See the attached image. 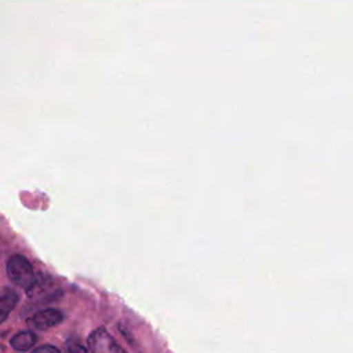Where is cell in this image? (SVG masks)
<instances>
[{
    "instance_id": "3957f363",
    "label": "cell",
    "mask_w": 353,
    "mask_h": 353,
    "mask_svg": "<svg viewBox=\"0 0 353 353\" xmlns=\"http://www.w3.org/2000/svg\"><path fill=\"white\" fill-rule=\"evenodd\" d=\"M65 314L55 307H47L36 312L28 320V325L33 331H47L63 321Z\"/></svg>"
},
{
    "instance_id": "277c9868",
    "label": "cell",
    "mask_w": 353,
    "mask_h": 353,
    "mask_svg": "<svg viewBox=\"0 0 353 353\" xmlns=\"http://www.w3.org/2000/svg\"><path fill=\"white\" fill-rule=\"evenodd\" d=\"M37 341V336L32 331H19L11 336L10 345L12 349L18 352H28L30 350Z\"/></svg>"
},
{
    "instance_id": "5b68a950",
    "label": "cell",
    "mask_w": 353,
    "mask_h": 353,
    "mask_svg": "<svg viewBox=\"0 0 353 353\" xmlns=\"http://www.w3.org/2000/svg\"><path fill=\"white\" fill-rule=\"evenodd\" d=\"M18 302V294L11 288H4L0 296V321H6L11 310L15 307Z\"/></svg>"
},
{
    "instance_id": "52a82bcc",
    "label": "cell",
    "mask_w": 353,
    "mask_h": 353,
    "mask_svg": "<svg viewBox=\"0 0 353 353\" xmlns=\"http://www.w3.org/2000/svg\"><path fill=\"white\" fill-rule=\"evenodd\" d=\"M66 353H88L87 349L79 343H73V345H69L68 349H66Z\"/></svg>"
},
{
    "instance_id": "8992f818",
    "label": "cell",
    "mask_w": 353,
    "mask_h": 353,
    "mask_svg": "<svg viewBox=\"0 0 353 353\" xmlns=\"http://www.w3.org/2000/svg\"><path fill=\"white\" fill-rule=\"evenodd\" d=\"M30 353H61V352L58 347H55L52 345H43V346L33 349Z\"/></svg>"
},
{
    "instance_id": "7a4b0ae2",
    "label": "cell",
    "mask_w": 353,
    "mask_h": 353,
    "mask_svg": "<svg viewBox=\"0 0 353 353\" xmlns=\"http://www.w3.org/2000/svg\"><path fill=\"white\" fill-rule=\"evenodd\" d=\"M90 353H124L106 328L99 327L88 336Z\"/></svg>"
},
{
    "instance_id": "6da1fadb",
    "label": "cell",
    "mask_w": 353,
    "mask_h": 353,
    "mask_svg": "<svg viewBox=\"0 0 353 353\" xmlns=\"http://www.w3.org/2000/svg\"><path fill=\"white\" fill-rule=\"evenodd\" d=\"M6 272L10 281L26 291L34 284L37 273L34 272L32 263L21 254H14L7 259Z\"/></svg>"
}]
</instances>
